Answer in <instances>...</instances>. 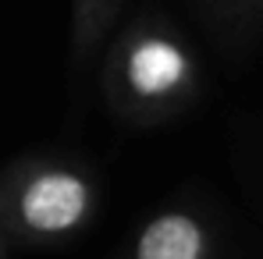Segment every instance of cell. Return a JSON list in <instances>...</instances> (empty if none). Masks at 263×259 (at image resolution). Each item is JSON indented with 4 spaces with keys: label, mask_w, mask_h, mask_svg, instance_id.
<instances>
[{
    "label": "cell",
    "mask_w": 263,
    "mask_h": 259,
    "mask_svg": "<svg viewBox=\"0 0 263 259\" xmlns=\"http://www.w3.org/2000/svg\"><path fill=\"white\" fill-rule=\"evenodd\" d=\"M25 227L36 234H64L82 224L89 210V185L75 171H40L18 199Z\"/></svg>",
    "instance_id": "cell-1"
},
{
    "label": "cell",
    "mask_w": 263,
    "mask_h": 259,
    "mask_svg": "<svg viewBox=\"0 0 263 259\" xmlns=\"http://www.w3.org/2000/svg\"><path fill=\"white\" fill-rule=\"evenodd\" d=\"M189 75V61L181 46L160 36H146L125 57V78L139 99H164L171 96Z\"/></svg>",
    "instance_id": "cell-2"
},
{
    "label": "cell",
    "mask_w": 263,
    "mask_h": 259,
    "mask_svg": "<svg viewBox=\"0 0 263 259\" xmlns=\"http://www.w3.org/2000/svg\"><path fill=\"white\" fill-rule=\"evenodd\" d=\"M206 231L189 213H164L149 220L135 242V259H203Z\"/></svg>",
    "instance_id": "cell-3"
}]
</instances>
